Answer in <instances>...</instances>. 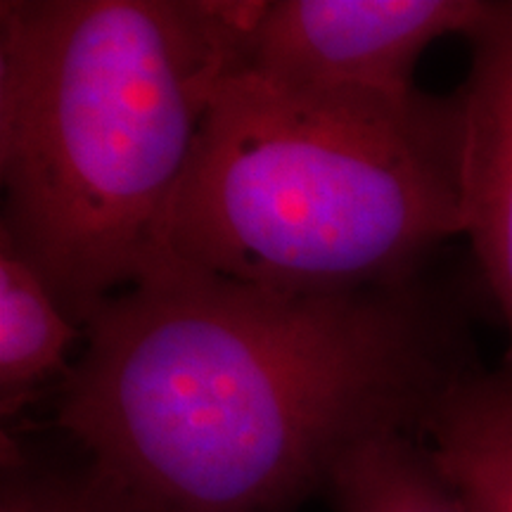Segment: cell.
<instances>
[{"label": "cell", "instance_id": "6da1fadb", "mask_svg": "<svg viewBox=\"0 0 512 512\" xmlns=\"http://www.w3.org/2000/svg\"><path fill=\"white\" fill-rule=\"evenodd\" d=\"M57 427L145 512H285L458 373L411 285L283 294L171 268L83 325Z\"/></svg>", "mask_w": 512, "mask_h": 512}, {"label": "cell", "instance_id": "7a4b0ae2", "mask_svg": "<svg viewBox=\"0 0 512 512\" xmlns=\"http://www.w3.org/2000/svg\"><path fill=\"white\" fill-rule=\"evenodd\" d=\"M261 0H3L0 235L69 318L171 271L166 230Z\"/></svg>", "mask_w": 512, "mask_h": 512}, {"label": "cell", "instance_id": "3957f363", "mask_svg": "<svg viewBox=\"0 0 512 512\" xmlns=\"http://www.w3.org/2000/svg\"><path fill=\"white\" fill-rule=\"evenodd\" d=\"M463 235L456 105L382 119L268 86L221 83L166 230L174 266L256 290L411 285Z\"/></svg>", "mask_w": 512, "mask_h": 512}, {"label": "cell", "instance_id": "277c9868", "mask_svg": "<svg viewBox=\"0 0 512 512\" xmlns=\"http://www.w3.org/2000/svg\"><path fill=\"white\" fill-rule=\"evenodd\" d=\"M482 0H268L242 69L278 91L382 119H415L437 100L415 86L422 53L470 36Z\"/></svg>", "mask_w": 512, "mask_h": 512}, {"label": "cell", "instance_id": "5b68a950", "mask_svg": "<svg viewBox=\"0 0 512 512\" xmlns=\"http://www.w3.org/2000/svg\"><path fill=\"white\" fill-rule=\"evenodd\" d=\"M467 41L470 69L453 95L463 235L503 313L512 375V3H491Z\"/></svg>", "mask_w": 512, "mask_h": 512}, {"label": "cell", "instance_id": "8992f818", "mask_svg": "<svg viewBox=\"0 0 512 512\" xmlns=\"http://www.w3.org/2000/svg\"><path fill=\"white\" fill-rule=\"evenodd\" d=\"M441 477L472 512H512V375L446 384L418 425Z\"/></svg>", "mask_w": 512, "mask_h": 512}, {"label": "cell", "instance_id": "52a82bcc", "mask_svg": "<svg viewBox=\"0 0 512 512\" xmlns=\"http://www.w3.org/2000/svg\"><path fill=\"white\" fill-rule=\"evenodd\" d=\"M83 330L38 268L0 235V408L15 415L48 382L67 375Z\"/></svg>", "mask_w": 512, "mask_h": 512}, {"label": "cell", "instance_id": "ba28073f", "mask_svg": "<svg viewBox=\"0 0 512 512\" xmlns=\"http://www.w3.org/2000/svg\"><path fill=\"white\" fill-rule=\"evenodd\" d=\"M335 512H472L420 444L418 430L358 441L330 472Z\"/></svg>", "mask_w": 512, "mask_h": 512}, {"label": "cell", "instance_id": "9c48e42d", "mask_svg": "<svg viewBox=\"0 0 512 512\" xmlns=\"http://www.w3.org/2000/svg\"><path fill=\"white\" fill-rule=\"evenodd\" d=\"M0 512H145L114 486L86 470L76 475L29 470L12 451L5 456Z\"/></svg>", "mask_w": 512, "mask_h": 512}]
</instances>
